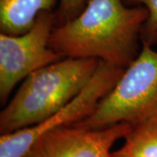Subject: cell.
Returning a JSON list of instances; mask_svg holds the SVG:
<instances>
[{"instance_id":"1","label":"cell","mask_w":157,"mask_h":157,"mask_svg":"<svg viewBox=\"0 0 157 157\" xmlns=\"http://www.w3.org/2000/svg\"><path fill=\"white\" fill-rule=\"evenodd\" d=\"M147 17L142 6L87 0L76 17L53 28L49 45L63 58L97 59L126 69L137 57V39Z\"/></svg>"},{"instance_id":"2","label":"cell","mask_w":157,"mask_h":157,"mask_svg":"<svg viewBox=\"0 0 157 157\" xmlns=\"http://www.w3.org/2000/svg\"><path fill=\"white\" fill-rule=\"evenodd\" d=\"M99 61L65 58L31 73L0 113V134L33 126L59 111L89 83Z\"/></svg>"},{"instance_id":"3","label":"cell","mask_w":157,"mask_h":157,"mask_svg":"<svg viewBox=\"0 0 157 157\" xmlns=\"http://www.w3.org/2000/svg\"><path fill=\"white\" fill-rule=\"evenodd\" d=\"M157 119V51L143 45L93 113L74 126L89 129L120 122L133 127Z\"/></svg>"},{"instance_id":"4","label":"cell","mask_w":157,"mask_h":157,"mask_svg":"<svg viewBox=\"0 0 157 157\" xmlns=\"http://www.w3.org/2000/svg\"><path fill=\"white\" fill-rule=\"evenodd\" d=\"M124 70L100 60L89 83L59 111L33 126L1 135L0 157H23L41 136L84 120L116 84Z\"/></svg>"},{"instance_id":"5","label":"cell","mask_w":157,"mask_h":157,"mask_svg":"<svg viewBox=\"0 0 157 157\" xmlns=\"http://www.w3.org/2000/svg\"><path fill=\"white\" fill-rule=\"evenodd\" d=\"M55 16L39 14L32 28L20 35L0 33V101L3 105L16 85L32 73L63 59L49 45Z\"/></svg>"},{"instance_id":"6","label":"cell","mask_w":157,"mask_h":157,"mask_svg":"<svg viewBox=\"0 0 157 157\" xmlns=\"http://www.w3.org/2000/svg\"><path fill=\"white\" fill-rule=\"evenodd\" d=\"M132 128L127 122L98 129L63 127L41 136L23 157H112L111 147Z\"/></svg>"},{"instance_id":"7","label":"cell","mask_w":157,"mask_h":157,"mask_svg":"<svg viewBox=\"0 0 157 157\" xmlns=\"http://www.w3.org/2000/svg\"><path fill=\"white\" fill-rule=\"evenodd\" d=\"M57 0H0L1 33L20 35L32 28L43 11H52Z\"/></svg>"},{"instance_id":"8","label":"cell","mask_w":157,"mask_h":157,"mask_svg":"<svg viewBox=\"0 0 157 157\" xmlns=\"http://www.w3.org/2000/svg\"><path fill=\"white\" fill-rule=\"evenodd\" d=\"M123 147L134 157H157V119L133 127Z\"/></svg>"},{"instance_id":"9","label":"cell","mask_w":157,"mask_h":157,"mask_svg":"<svg viewBox=\"0 0 157 157\" xmlns=\"http://www.w3.org/2000/svg\"><path fill=\"white\" fill-rule=\"evenodd\" d=\"M144 6L148 11V17L140 32L142 45L153 46L157 44V0H130Z\"/></svg>"},{"instance_id":"10","label":"cell","mask_w":157,"mask_h":157,"mask_svg":"<svg viewBox=\"0 0 157 157\" xmlns=\"http://www.w3.org/2000/svg\"><path fill=\"white\" fill-rule=\"evenodd\" d=\"M87 0H60L59 17L63 23L76 17L86 4Z\"/></svg>"},{"instance_id":"11","label":"cell","mask_w":157,"mask_h":157,"mask_svg":"<svg viewBox=\"0 0 157 157\" xmlns=\"http://www.w3.org/2000/svg\"><path fill=\"white\" fill-rule=\"evenodd\" d=\"M112 157H134L132 156L123 147L121 148H120L117 151L112 152V155H111Z\"/></svg>"}]
</instances>
